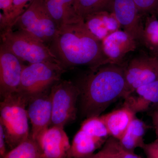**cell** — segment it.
I'll return each instance as SVG.
<instances>
[{
    "label": "cell",
    "mask_w": 158,
    "mask_h": 158,
    "mask_svg": "<svg viewBox=\"0 0 158 158\" xmlns=\"http://www.w3.org/2000/svg\"><path fill=\"white\" fill-rule=\"evenodd\" d=\"M90 70L77 85L82 114L87 118L100 116L111 104L127 94L124 67L107 64Z\"/></svg>",
    "instance_id": "1"
},
{
    "label": "cell",
    "mask_w": 158,
    "mask_h": 158,
    "mask_svg": "<svg viewBox=\"0 0 158 158\" xmlns=\"http://www.w3.org/2000/svg\"><path fill=\"white\" fill-rule=\"evenodd\" d=\"M49 47L65 70L81 65L94 69L109 64L101 41L87 28L84 20L59 28Z\"/></svg>",
    "instance_id": "2"
},
{
    "label": "cell",
    "mask_w": 158,
    "mask_h": 158,
    "mask_svg": "<svg viewBox=\"0 0 158 158\" xmlns=\"http://www.w3.org/2000/svg\"><path fill=\"white\" fill-rule=\"evenodd\" d=\"M29 98L17 92L2 98L0 104V124L10 150L31 136L27 107Z\"/></svg>",
    "instance_id": "3"
},
{
    "label": "cell",
    "mask_w": 158,
    "mask_h": 158,
    "mask_svg": "<svg viewBox=\"0 0 158 158\" xmlns=\"http://www.w3.org/2000/svg\"><path fill=\"white\" fill-rule=\"evenodd\" d=\"M1 44L23 62H50L62 65L48 45L25 32L7 29L1 31Z\"/></svg>",
    "instance_id": "4"
},
{
    "label": "cell",
    "mask_w": 158,
    "mask_h": 158,
    "mask_svg": "<svg viewBox=\"0 0 158 158\" xmlns=\"http://www.w3.org/2000/svg\"><path fill=\"white\" fill-rule=\"evenodd\" d=\"M11 28L25 32L49 47L59 30L47 10L44 0H34Z\"/></svg>",
    "instance_id": "5"
},
{
    "label": "cell",
    "mask_w": 158,
    "mask_h": 158,
    "mask_svg": "<svg viewBox=\"0 0 158 158\" xmlns=\"http://www.w3.org/2000/svg\"><path fill=\"white\" fill-rule=\"evenodd\" d=\"M65 70L62 65L50 62L25 65L18 92L30 99L48 91L54 84L61 80Z\"/></svg>",
    "instance_id": "6"
},
{
    "label": "cell",
    "mask_w": 158,
    "mask_h": 158,
    "mask_svg": "<svg viewBox=\"0 0 158 158\" xmlns=\"http://www.w3.org/2000/svg\"><path fill=\"white\" fill-rule=\"evenodd\" d=\"M52 105L51 126L64 127L76 118L77 103L80 95L77 85L67 80H60L50 90Z\"/></svg>",
    "instance_id": "7"
},
{
    "label": "cell",
    "mask_w": 158,
    "mask_h": 158,
    "mask_svg": "<svg viewBox=\"0 0 158 158\" xmlns=\"http://www.w3.org/2000/svg\"><path fill=\"white\" fill-rule=\"evenodd\" d=\"M110 136L100 116L88 117L75 134L68 158H87L94 154Z\"/></svg>",
    "instance_id": "8"
},
{
    "label": "cell",
    "mask_w": 158,
    "mask_h": 158,
    "mask_svg": "<svg viewBox=\"0 0 158 158\" xmlns=\"http://www.w3.org/2000/svg\"><path fill=\"white\" fill-rule=\"evenodd\" d=\"M124 69L127 97L139 87L158 80V57L150 55L135 57Z\"/></svg>",
    "instance_id": "9"
},
{
    "label": "cell",
    "mask_w": 158,
    "mask_h": 158,
    "mask_svg": "<svg viewBox=\"0 0 158 158\" xmlns=\"http://www.w3.org/2000/svg\"><path fill=\"white\" fill-rule=\"evenodd\" d=\"M23 62L1 44L0 94L2 98L18 91L25 66Z\"/></svg>",
    "instance_id": "10"
},
{
    "label": "cell",
    "mask_w": 158,
    "mask_h": 158,
    "mask_svg": "<svg viewBox=\"0 0 158 158\" xmlns=\"http://www.w3.org/2000/svg\"><path fill=\"white\" fill-rule=\"evenodd\" d=\"M50 90L32 97L29 100L27 112L32 126L31 137L34 140L48 129L52 123Z\"/></svg>",
    "instance_id": "11"
},
{
    "label": "cell",
    "mask_w": 158,
    "mask_h": 158,
    "mask_svg": "<svg viewBox=\"0 0 158 158\" xmlns=\"http://www.w3.org/2000/svg\"><path fill=\"white\" fill-rule=\"evenodd\" d=\"M123 31L131 35L137 42H141L143 22L134 0H113L110 8Z\"/></svg>",
    "instance_id": "12"
},
{
    "label": "cell",
    "mask_w": 158,
    "mask_h": 158,
    "mask_svg": "<svg viewBox=\"0 0 158 158\" xmlns=\"http://www.w3.org/2000/svg\"><path fill=\"white\" fill-rule=\"evenodd\" d=\"M35 141L39 146L41 158H68L71 144L64 127H50Z\"/></svg>",
    "instance_id": "13"
},
{
    "label": "cell",
    "mask_w": 158,
    "mask_h": 158,
    "mask_svg": "<svg viewBox=\"0 0 158 158\" xmlns=\"http://www.w3.org/2000/svg\"><path fill=\"white\" fill-rule=\"evenodd\" d=\"M102 49L109 64H118L125 56L137 48L138 42L124 31L112 33L101 41Z\"/></svg>",
    "instance_id": "14"
},
{
    "label": "cell",
    "mask_w": 158,
    "mask_h": 158,
    "mask_svg": "<svg viewBox=\"0 0 158 158\" xmlns=\"http://www.w3.org/2000/svg\"><path fill=\"white\" fill-rule=\"evenodd\" d=\"M83 20L87 28L101 41L121 27L113 13L107 11L88 15Z\"/></svg>",
    "instance_id": "15"
},
{
    "label": "cell",
    "mask_w": 158,
    "mask_h": 158,
    "mask_svg": "<svg viewBox=\"0 0 158 158\" xmlns=\"http://www.w3.org/2000/svg\"><path fill=\"white\" fill-rule=\"evenodd\" d=\"M125 99L124 106L135 114L146 111L158 103V80L137 88Z\"/></svg>",
    "instance_id": "16"
},
{
    "label": "cell",
    "mask_w": 158,
    "mask_h": 158,
    "mask_svg": "<svg viewBox=\"0 0 158 158\" xmlns=\"http://www.w3.org/2000/svg\"><path fill=\"white\" fill-rule=\"evenodd\" d=\"M77 0H44L47 10L59 27L83 20L76 8Z\"/></svg>",
    "instance_id": "17"
},
{
    "label": "cell",
    "mask_w": 158,
    "mask_h": 158,
    "mask_svg": "<svg viewBox=\"0 0 158 158\" xmlns=\"http://www.w3.org/2000/svg\"><path fill=\"white\" fill-rule=\"evenodd\" d=\"M135 113L126 107L100 116L109 135L119 141L124 135Z\"/></svg>",
    "instance_id": "18"
},
{
    "label": "cell",
    "mask_w": 158,
    "mask_h": 158,
    "mask_svg": "<svg viewBox=\"0 0 158 158\" xmlns=\"http://www.w3.org/2000/svg\"><path fill=\"white\" fill-rule=\"evenodd\" d=\"M147 127L145 123L135 116L124 135L118 141L119 143L126 149L133 152L138 148L143 149L145 144L144 136Z\"/></svg>",
    "instance_id": "19"
},
{
    "label": "cell",
    "mask_w": 158,
    "mask_h": 158,
    "mask_svg": "<svg viewBox=\"0 0 158 158\" xmlns=\"http://www.w3.org/2000/svg\"><path fill=\"white\" fill-rule=\"evenodd\" d=\"M143 26L141 42L148 50L151 55L158 57V19L152 15L147 17Z\"/></svg>",
    "instance_id": "20"
},
{
    "label": "cell",
    "mask_w": 158,
    "mask_h": 158,
    "mask_svg": "<svg viewBox=\"0 0 158 158\" xmlns=\"http://www.w3.org/2000/svg\"><path fill=\"white\" fill-rule=\"evenodd\" d=\"M3 158H41V153L37 142L30 136Z\"/></svg>",
    "instance_id": "21"
},
{
    "label": "cell",
    "mask_w": 158,
    "mask_h": 158,
    "mask_svg": "<svg viewBox=\"0 0 158 158\" xmlns=\"http://www.w3.org/2000/svg\"><path fill=\"white\" fill-rule=\"evenodd\" d=\"M113 0H77V13L82 19L88 15L98 12L110 11Z\"/></svg>",
    "instance_id": "22"
},
{
    "label": "cell",
    "mask_w": 158,
    "mask_h": 158,
    "mask_svg": "<svg viewBox=\"0 0 158 158\" xmlns=\"http://www.w3.org/2000/svg\"><path fill=\"white\" fill-rule=\"evenodd\" d=\"M34 0H13L8 18L1 25V31L11 28L17 19L29 8Z\"/></svg>",
    "instance_id": "23"
},
{
    "label": "cell",
    "mask_w": 158,
    "mask_h": 158,
    "mask_svg": "<svg viewBox=\"0 0 158 158\" xmlns=\"http://www.w3.org/2000/svg\"><path fill=\"white\" fill-rule=\"evenodd\" d=\"M106 146L117 158H141L133 152L122 146L118 140L111 137L105 143Z\"/></svg>",
    "instance_id": "24"
},
{
    "label": "cell",
    "mask_w": 158,
    "mask_h": 158,
    "mask_svg": "<svg viewBox=\"0 0 158 158\" xmlns=\"http://www.w3.org/2000/svg\"><path fill=\"white\" fill-rule=\"evenodd\" d=\"M139 12L150 13L157 9L158 0H134Z\"/></svg>",
    "instance_id": "25"
},
{
    "label": "cell",
    "mask_w": 158,
    "mask_h": 158,
    "mask_svg": "<svg viewBox=\"0 0 158 158\" xmlns=\"http://www.w3.org/2000/svg\"><path fill=\"white\" fill-rule=\"evenodd\" d=\"M13 0H0V24H2L8 18L12 6Z\"/></svg>",
    "instance_id": "26"
},
{
    "label": "cell",
    "mask_w": 158,
    "mask_h": 158,
    "mask_svg": "<svg viewBox=\"0 0 158 158\" xmlns=\"http://www.w3.org/2000/svg\"><path fill=\"white\" fill-rule=\"evenodd\" d=\"M143 149L146 156H158V139L149 144H145Z\"/></svg>",
    "instance_id": "27"
},
{
    "label": "cell",
    "mask_w": 158,
    "mask_h": 158,
    "mask_svg": "<svg viewBox=\"0 0 158 158\" xmlns=\"http://www.w3.org/2000/svg\"><path fill=\"white\" fill-rule=\"evenodd\" d=\"M6 142L5 133L2 125L0 124V155L3 158L7 153L6 148Z\"/></svg>",
    "instance_id": "28"
},
{
    "label": "cell",
    "mask_w": 158,
    "mask_h": 158,
    "mask_svg": "<svg viewBox=\"0 0 158 158\" xmlns=\"http://www.w3.org/2000/svg\"><path fill=\"white\" fill-rule=\"evenodd\" d=\"M98 152L101 158H117L113 153L105 146Z\"/></svg>",
    "instance_id": "29"
},
{
    "label": "cell",
    "mask_w": 158,
    "mask_h": 158,
    "mask_svg": "<svg viewBox=\"0 0 158 158\" xmlns=\"http://www.w3.org/2000/svg\"><path fill=\"white\" fill-rule=\"evenodd\" d=\"M152 119L153 124L155 130L156 135L158 139V108L153 113Z\"/></svg>",
    "instance_id": "30"
},
{
    "label": "cell",
    "mask_w": 158,
    "mask_h": 158,
    "mask_svg": "<svg viewBox=\"0 0 158 158\" xmlns=\"http://www.w3.org/2000/svg\"><path fill=\"white\" fill-rule=\"evenodd\" d=\"M87 158H101L100 157L99 155L98 152L96 154H94L90 156H89V157Z\"/></svg>",
    "instance_id": "31"
},
{
    "label": "cell",
    "mask_w": 158,
    "mask_h": 158,
    "mask_svg": "<svg viewBox=\"0 0 158 158\" xmlns=\"http://www.w3.org/2000/svg\"><path fill=\"white\" fill-rule=\"evenodd\" d=\"M147 158H158V156H148Z\"/></svg>",
    "instance_id": "32"
},
{
    "label": "cell",
    "mask_w": 158,
    "mask_h": 158,
    "mask_svg": "<svg viewBox=\"0 0 158 158\" xmlns=\"http://www.w3.org/2000/svg\"><path fill=\"white\" fill-rule=\"evenodd\" d=\"M157 10L158 13V7L157 9Z\"/></svg>",
    "instance_id": "33"
}]
</instances>
